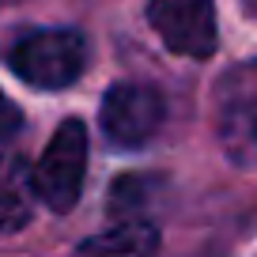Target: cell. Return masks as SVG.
Returning <instances> with one entry per match:
<instances>
[{
	"label": "cell",
	"instance_id": "6da1fadb",
	"mask_svg": "<svg viewBox=\"0 0 257 257\" xmlns=\"http://www.w3.org/2000/svg\"><path fill=\"white\" fill-rule=\"evenodd\" d=\"M212 121L227 159L242 170H257V61L223 72L212 91Z\"/></svg>",
	"mask_w": 257,
	"mask_h": 257
},
{
	"label": "cell",
	"instance_id": "7a4b0ae2",
	"mask_svg": "<svg viewBox=\"0 0 257 257\" xmlns=\"http://www.w3.org/2000/svg\"><path fill=\"white\" fill-rule=\"evenodd\" d=\"M8 64L31 87L61 91L68 83H76L87 68V38L80 31H68V27L31 31L12 46Z\"/></svg>",
	"mask_w": 257,
	"mask_h": 257
},
{
	"label": "cell",
	"instance_id": "3957f363",
	"mask_svg": "<svg viewBox=\"0 0 257 257\" xmlns=\"http://www.w3.org/2000/svg\"><path fill=\"white\" fill-rule=\"evenodd\" d=\"M83 174H87V125L80 117H68L53 133L38 167H31L34 197L53 212H68L80 201Z\"/></svg>",
	"mask_w": 257,
	"mask_h": 257
},
{
	"label": "cell",
	"instance_id": "277c9868",
	"mask_svg": "<svg viewBox=\"0 0 257 257\" xmlns=\"http://www.w3.org/2000/svg\"><path fill=\"white\" fill-rule=\"evenodd\" d=\"M167 117V102L152 83H113L102 95L98 125L102 137L117 148H144L159 133Z\"/></svg>",
	"mask_w": 257,
	"mask_h": 257
},
{
	"label": "cell",
	"instance_id": "5b68a950",
	"mask_svg": "<svg viewBox=\"0 0 257 257\" xmlns=\"http://www.w3.org/2000/svg\"><path fill=\"white\" fill-rule=\"evenodd\" d=\"M148 23L155 27L163 46L178 57L204 61L219 46L212 0H148Z\"/></svg>",
	"mask_w": 257,
	"mask_h": 257
},
{
	"label": "cell",
	"instance_id": "8992f818",
	"mask_svg": "<svg viewBox=\"0 0 257 257\" xmlns=\"http://www.w3.org/2000/svg\"><path fill=\"white\" fill-rule=\"evenodd\" d=\"M34 216L31 163L16 152H0V234L27 227Z\"/></svg>",
	"mask_w": 257,
	"mask_h": 257
},
{
	"label": "cell",
	"instance_id": "52a82bcc",
	"mask_svg": "<svg viewBox=\"0 0 257 257\" xmlns=\"http://www.w3.org/2000/svg\"><path fill=\"white\" fill-rule=\"evenodd\" d=\"M159 249V231L144 219H121L117 227L80 242L72 257H155Z\"/></svg>",
	"mask_w": 257,
	"mask_h": 257
},
{
	"label": "cell",
	"instance_id": "ba28073f",
	"mask_svg": "<svg viewBox=\"0 0 257 257\" xmlns=\"http://www.w3.org/2000/svg\"><path fill=\"white\" fill-rule=\"evenodd\" d=\"M144 189H148V178L144 174H125L110 193V208L117 212H140L144 208Z\"/></svg>",
	"mask_w": 257,
	"mask_h": 257
},
{
	"label": "cell",
	"instance_id": "9c48e42d",
	"mask_svg": "<svg viewBox=\"0 0 257 257\" xmlns=\"http://www.w3.org/2000/svg\"><path fill=\"white\" fill-rule=\"evenodd\" d=\"M19 128H23V110H19V106L12 102L4 91H0V144H4V140H12Z\"/></svg>",
	"mask_w": 257,
	"mask_h": 257
}]
</instances>
